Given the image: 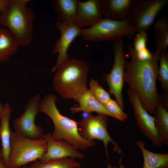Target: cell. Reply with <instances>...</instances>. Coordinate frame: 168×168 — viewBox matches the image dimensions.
<instances>
[{
  "instance_id": "cell-1",
  "label": "cell",
  "mask_w": 168,
  "mask_h": 168,
  "mask_svg": "<svg viewBox=\"0 0 168 168\" xmlns=\"http://www.w3.org/2000/svg\"><path fill=\"white\" fill-rule=\"evenodd\" d=\"M128 48L130 59L126 62L124 82L151 115L160 100L156 87L160 53L156 50L150 58L141 60L137 57L132 46Z\"/></svg>"
},
{
  "instance_id": "cell-2",
  "label": "cell",
  "mask_w": 168,
  "mask_h": 168,
  "mask_svg": "<svg viewBox=\"0 0 168 168\" xmlns=\"http://www.w3.org/2000/svg\"><path fill=\"white\" fill-rule=\"evenodd\" d=\"M89 70V66L86 62L69 58L55 71L53 81L54 89L63 98L72 99L77 101L88 89L87 82Z\"/></svg>"
},
{
  "instance_id": "cell-3",
  "label": "cell",
  "mask_w": 168,
  "mask_h": 168,
  "mask_svg": "<svg viewBox=\"0 0 168 168\" xmlns=\"http://www.w3.org/2000/svg\"><path fill=\"white\" fill-rule=\"evenodd\" d=\"M56 100L54 95L47 94L40 100L39 104V112L47 114L53 123V138L67 142L78 150H85L93 146V141L85 139L80 134L78 123L60 113L56 105Z\"/></svg>"
},
{
  "instance_id": "cell-4",
  "label": "cell",
  "mask_w": 168,
  "mask_h": 168,
  "mask_svg": "<svg viewBox=\"0 0 168 168\" xmlns=\"http://www.w3.org/2000/svg\"><path fill=\"white\" fill-rule=\"evenodd\" d=\"M29 0H10L0 12V24L7 29L20 46H25L32 41L35 14L27 6Z\"/></svg>"
},
{
  "instance_id": "cell-5",
  "label": "cell",
  "mask_w": 168,
  "mask_h": 168,
  "mask_svg": "<svg viewBox=\"0 0 168 168\" xmlns=\"http://www.w3.org/2000/svg\"><path fill=\"white\" fill-rule=\"evenodd\" d=\"M46 149V143L43 138L32 139L12 132L8 167L20 168L29 163L40 160Z\"/></svg>"
},
{
  "instance_id": "cell-6",
  "label": "cell",
  "mask_w": 168,
  "mask_h": 168,
  "mask_svg": "<svg viewBox=\"0 0 168 168\" xmlns=\"http://www.w3.org/2000/svg\"><path fill=\"white\" fill-rule=\"evenodd\" d=\"M136 33L127 20H114L103 18L88 28L82 29L83 39L90 41H113Z\"/></svg>"
},
{
  "instance_id": "cell-7",
  "label": "cell",
  "mask_w": 168,
  "mask_h": 168,
  "mask_svg": "<svg viewBox=\"0 0 168 168\" xmlns=\"http://www.w3.org/2000/svg\"><path fill=\"white\" fill-rule=\"evenodd\" d=\"M168 0H134L127 20L136 33L148 30Z\"/></svg>"
},
{
  "instance_id": "cell-8",
  "label": "cell",
  "mask_w": 168,
  "mask_h": 168,
  "mask_svg": "<svg viewBox=\"0 0 168 168\" xmlns=\"http://www.w3.org/2000/svg\"><path fill=\"white\" fill-rule=\"evenodd\" d=\"M114 63L109 73L105 79L107 83L110 94L114 96L116 102L123 110L124 109L122 91L126 61L124 49L123 37L113 41Z\"/></svg>"
},
{
  "instance_id": "cell-9",
  "label": "cell",
  "mask_w": 168,
  "mask_h": 168,
  "mask_svg": "<svg viewBox=\"0 0 168 168\" xmlns=\"http://www.w3.org/2000/svg\"><path fill=\"white\" fill-rule=\"evenodd\" d=\"M108 116L100 114H98L96 116L91 114L77 122L79 133L83 138L91 141L97 139L103 142L108 160V146L110 143L114 146L115 151L119 153L122 152L117 142L113 140L108 133Z\"/></svg>"
},
{
  "instance_id": "cell-10",
  "label": "cell",
  "mask_w": 168,
  "mask_h": 168,
  "mask_svg": "<svg viewBox=\"0 0 168 168\" xmlns=\"http://www.w3.org/2000/svg\"><path fill=\"white\" fill-rule=\"evenodd\" d=\"M40 95L38 94L30 99L24 107L23 113L13 121L15 132L26 137L34 139L43 138L44 130L35 123L39 112Z\"/></svg>"
},
{
  "instance_id": "cell-11",
  "label": "cell",
  "mask_w": 168,
  "mask_h": 168,
  "mask_svg": "<svg viewBox=\"0 0 168 168\" xmlns=\"http://www.w3.org/2000/svg\"><path fill=\"white\" fill-rule=\"evenodd\" d=\"M127 94L133 110L136 121L140 129L152 142L154 146L161 147L162 143L155 126L154 117L149 114L137 96L129 89Z\"/></svg>"
},
{
  "instance_id": "cell-12",
  "label": "cell",
  "mask_w": 168,
  "mask_h": 168,
  "mask_svg": "<svg viewBox=\"0 0 168 168\" xmlns=\"http://www.w3.org/2000/svg\"><path fill=\"white\" fill-rule=\"evenodd\" d=\"M54 26L60 33V36L55 42L52 53L58 55L56 63L52 68L55 72L58 67L69 58L68 52L69 47L78 36H81L82 29L74 24H67L56 21Z\"/></svg>"
},
{
  "instance_id": "cell-13",
  "label": "cell",
  "mask_w": 168,
  "mask_h": 168,
  "mask_svg": "<svg viewBox=\"0 0 168 168\" xmlns=\"http://www.w3.org/2000/svg\"><path fill=\"white\" fill-rule=\"evenodd\" d=\"M43 138L46 142L47 149L40 160L41 162L67 158L80 159L84 158V154L72 145L64 141L54 139L50 133L44 134Z\"/></svg>"
},
{
  "instance_id": "cell-14",
  "label": "cell",
  "mask_w": 168,
  "mask_h": 168,
  "mask_svg": "<svg viewBox=\"0 0 168 168\" xmlns=\"http://www.w3.org/2000/svg\"><path fill=\"white\" fill-rule=\"evenodd\" d=\"M103 0L80 1L74 24L81 29L90 27L102 19Z\"/></svg>"
},
{
  "instance_id": "cell-15",
  "label": "cell",
  "mask_w": 168,
  "mask_h": 168,
  "mask_svg": "<svg viewBox=\"0 0 168 168\" xmlns=\"http://www.w3.org/2000/svg\"><path fill=\"white\" fill-rule=\"evenodd\" d=\"M11 113V105L8 103H6L4 105L3 110L0 119V139L2 146L1 158L7 167L11 150L12 132L10 127Z\"/></svg>"
},
{
  "instance_id": "cell-16",
  "label": "cell",
  "mask_w": 168,
  "mask_h": 168,
  "mask_svg": "<svg viewBox=\"0 0 168 168\" xmlns=\"http://www.w3.org/2000/svg\"><path fill=\"white\" fill-rule=\"evenodd\" d=\"M134 1L104 0L103 16L113 20H126Z\"/></svg>"
},
{
  "instance_id": "cell-17",
  "label": "cell",
  "mask_w": 168,
  "mask_h": 168,
  "mask_svg": "<svg viewBox=\"0 0 168 168\" xmlns=\"http://www.w3.org/2000/svg\"><path fill=\"white\" fill-rule=\"evenodd\" d=\"M77 101L78 103L77 106L70 108L73 113L82 112L90 114L95 112L113 117L104 105L95 98L88 89L82 94Z\"/></svg>"
},
{
  "instance_id": "cell-18",
  "label": "cell",
  "mask_w": 168,
  "mask_h": 168,
  "mask_svg": "<svg viewBox=\"0 0 168 168\" xmlns=\"http://www.w3.org/2000/svg\"><path fill=\"white\" fill-rule=\"evenodd\" d=\"M78 0H54L51 4L58 16L57 21L67 24H74Z\"/></svg>"
},
{
  "instance_id": "cell-19",
  "label": "cell",
  "mask_w": 168,
  "mask_h": 168,
  "mask_svg": "<svg viewBox=\"0 0 168 168\" xmlns=\"http://www.w3.org/2000/svg\"><path fill=\"white\" fill-rule=\"evenodd\" d=\"M20 46L18 41L7 29L0 28V62L8 61L16 53Z\"/></svg>"
},
{
  "instance_id": "cell-20",
  "label": "cell",
  "mask_w": 168,
  "mask_h": 168,
  "mask_svg": "<svg viewBox=\"0 0 168 168\" xmlns=\"http://www.w3.org/2000/svg\"><path fill=\"white\" fill-rule=\"evenodd\" d=\"M143 158L142 168H168V154L153 152L147 149L144 142L138 140L136 142Z\"/></svg>"
},
{
  "instance_id": "cell-21",
  "label": "cell",
  "mask_w": 168,
  "mask_h": 168,
  "mask_svg": "<svg viewBox=\"0 0 168 168\" xmlns=\"http://www.w3.org/2000/svg\"><path fill=\"white\" fill-rule=\"evenodd\" d=\"M154 114L156 127L162 144L168 145V111L161 100L157 105Z\"/></svg>"
},
{
  "instance_id": "cell-22",
  "label": "cell",
  "mask_w": 168,
  "mask_h": 168,
  "mask_svg": "<svg viewBox=\"0 0 168 168\" xmlns=\"http://www.w3.org/2000/svg\"><path fill=\"white\" fill-rule=\"evenodd\" d=\"M155 42L156 51L159 53L168 52V21L161 17L154 23Z\"/></svg>"
},
{
  "instance_id": "cell-23",
  "label": "cell",
  "mask_w": 168,
  "mask_h": 168,
  "mask_svg": "<svg viewBox=\"0 0 168 168\" xmlns=\"http://www.w3.org/2000/svg\"><path fill=\"white\" fill-rule=\"evenodd\" d=\"M81 166V164L75 159L67 158L42 163L36 161L29 166H25L22 168H74Z\"/></svg>"
},
{
  "instance_id": "cell-24",
  "label": "cell",
  "mask_w": 168,
  "mask_h": 168,
  "mask_svg": "<svg viewBox=\"0 0 168 168\" xmlns=\"http://www.w3.org/2000/svg\"><path fill=\"white\" fill-rule=\"evenodd\" d=\"M157 79L162 89L168 90V52L160 53L158 61Z\"/></svg>"
},
{
  "instance_id": "cell-25",
  "label": "cell",
  "mask_w": 168,
  "mask_h": 168,
  "mask_svg": "<svg viewBox=\"0 0 168 168\" xmlns=\"http://www.w3.org/2000/svg\"><path fill=\"white\" fill-rule=\"evenodd\" d=\"M89 89L95 98L103 105L111 99L110 93L95 79H91L90 81Z\"/></svg>"
},
{
  "instance_id": "cell-26",
  "label": "cell",
  "mask_w": 168,
  "mask_h": 168,
  "mask_svg": "<svg viewBox=\"0 0 168 168\" xmlns=\"http://www.w3.org/2000/svg\"><path fill=\"white\" fill-rule=\"evenodd\" d=\"M103 105L113 118L122 122H124L127 119L128 114L123 111L116 101L111 99Z\"/></svg>"
},
{
  "instance_id": "cell-27",
  "label": "cell",
  "mask_w": 168,
  "mask_h": 168,
  "mask_svg": "<svg viewBox=\"0 0 168 168\" xmlns=\"http://www.w3.org/2000/svg\"><path fill=\"white\" fill-rule=\"evenodd\" d=\"M148 36L147 32L140 31L137 33L133 43L132 48L135 52H138L147 48Z\"/></svg>"
},
{
  "instance_id": "cell-28",
  "label": "cell",
  "mask_w": 168,
  "mask_h": 168,
  "mask_svg": "<svg viewBox=\"0 0 168 168\" xmlns=\"http://www.w3.org/2000/svg\"><path fill=\"white\" fill-rule=\"evenodd\" d=\"M133 51L137 57L141 60L148 59L152 57V55L153 52L150 51L147 48L138 52Z\"/></svg>"
},
{
  "instance_id": "cell-29",
  "label": "cell",
  "mask_w": 168,
  "mask_h": 168,
  "mask_svg": "<svg viewBox=\"0 0 168 168\" xmlns=\"http://www.w3.org/2000/svg\"><path fill=\"white\" fill-rule=\"evenodd\" d=\"M10 0H0V12L3 10L8 4Z\"/></svg>"
},
{
  "instance_id": "cell-30",
  "label": "cell",
  "mask_w": 168,
  "mask_h": 168,
  "mask_svg": "<svg viewBox=\"0 0 168 168\" xmlns=\"http://www.w3.org/2000/svg\"><path fill=\"white\" fill-rule=\"evenodd\" d=\"M0 168H9L3 161L0 156Z\"/></svg>"
},
{
  "instance_id": "cell-31",
  "label": "cell",
  "mask_w": 168,
  "mask_h": 168,
  "mask_svg": "<svg viewBox=\"0 0 168 168\" xmlns=\"http://www.w3.org/2000/svg\"><path fill=\"white\" fill-rule=\"evenodd\" d=\"M107 168H126L122 164H120L118 167L112 166L110 164H108L107 166Z\"/></svg>"
},
{
  "instance_id": "cell-32",
  "label": "cell",
  "mask_w": 168,
  "mask_h": 168,
  "mask_svg": "<svg viewBox=\"0 0 168 168\" xmlns=\"http://www.w3.org/2000/svg\"><path fill=\"white\" fill-rule=\"evenodd\" d=\"M4 105L0 102V119L3 109Z\"/></svg>"
},
{
  "instance_id": "cell-33",
  "label": "cell",
  "mask_w": 168,
  "mask_h": 168,
  "mask_svg": "<svg viewBox=\"0 0 168 168\" xmlns=\"http://www.w3.org/2000/svg\"><path fill=\"white\" fill-rule=\"evenodd\" d=\"M1 145L0 144V156H1Z\"/></svg>"
},
{
  "instance_id": "cell-34",
  "label": "cell",
  "mask_w": 168,
  "mask_h": 168,
  "mask_svg": "<svg viewBox=\"0 0 168 168\" xmlns=\"http://www.w3.org/2000/svg\"><path fill=\"white\" fill-rule=\"evenodd\" d=\"M74 168H81V166H78L76 167H75Z\"/></svg>"
}]
</instances>
